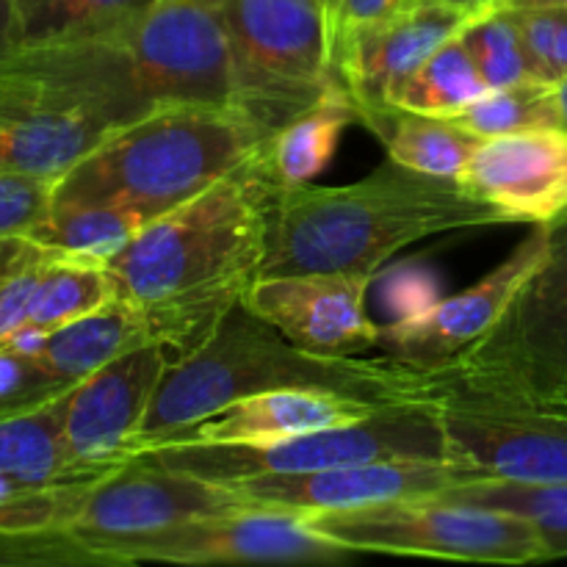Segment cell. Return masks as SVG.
Instances as JSON below:
<instances>
[{
    "label": "cell",
    "mask_w": 567,
    "mask_h": 567,
    "mask_svg": "<svg viewBox=\"0 0 567 567\" xmlns=\"http://www.w3.org/2000/svg\"><path fill=\"white\" fill-rule=\"evenodd\" d=\"M277 177L266 147L144 225L105 260L114 293L147 316L172 365L197 352L260 277Z\"/></svg>",
    "instance_id": "6da1fadb"
},
{
    "label": "cell",
    "mask_w": 567,
    "mask_h": 567,
    "mask_svg": "<svg viewBox=\"0 0 567 567\" xmlns=\"http://www.w3.org/2000/svg\"><path fill=\"white\" fill-rule=\"evenodd\" d=\"M498 225L507 219L468 197L454 177L424 175L391 161L347 186L277 188L260 277L302 271L374 277L410 244Z\"/></svg>",
    "instance_id": "7a4b0ae2"
},
{
    "label": "cell",
    "mask_w": 567,
    "mask_h": 567,
    "mask_svg": "<svg viewBox=\"0 0 567 567\" xmlns=\"http://www.w3.org/2000/svg\"><path fill=\"white\" fill-rule=\"evenodd\" d=\"M426 380L430 371L385 352L380 358L305 352L238 302L197 352L166 369L136 437V454L164 446L188 424L252 393L319 388L380 404H408L426 402Z\"/></svg>",
    "instance_id": "3957f363"
},
{
    "label": "cell",
    "mask_w": 567,
    "mask_h": 567,
    "mask_svg": "<svg viewBox=\"0 0 567 567\" xmlns=\"http://www.w3.org/2000/svg\"><path fill=\"white\" fill-rule=\"evenodd\" d=\"M153 114L122 37L0 53V169L55 177L111 133Z\"/></svg>",
    "instance_id": "277c9868"
},
{
    "label": "cell",
    "mask_w": 567,
    "mask_h": 567,
    "mask_svg": "<svg viewBox=\"0 0 567 567\" xmlns=\"http://www.w3.org/2000/svg\"><path fill=\"white\" fill-rule=\"evenodd\" d=\"M271 138L238 105H169L111 133L55 181L53 203H131L161 216L247 164Z\"/></svg>",
    "instance_id": "5b68a950"
},
{
    "label": "cell",
    "mask_w": 567,
    "mask_h": 567,
    "mask_svg": "<svg viewBox=\"0 0 567 567\" xmlns=\"http://www.w3.org/2000/svg\"><path fill=\"white\" fill-rule=\"evenodd\" d=\"M491 330L430 371L435 391H465L509 408L567 419V214Z\"/></svg>",
    "instance_id": "8992f818"
},
{
    "label": "cell",
    "mask_w": 567,
    "mask_h": 567,
    "mask_svg": "<svg viewBox=\"0 0 567 567\" xmlns=\"http://www.w3.org/2000/svg\"><path fill=\"white\" fill-rule=\"evenodd\" d=\"M227 33L236 105L280 131L336 86L327 0H205Z\"/></svg>",
    "instance_id": "52a82bcc"
},
{
    "label": "cell",
    "mask_w": 567,
    "mask_h": 567,
    "mask_svg": "<svg viewBox=\"0 0 567 567\" xmlns=\"http://www.w3.org/2000/svg\"><path fill=\"white\" fill-rule=\"evenodd\" d=\"M142 457L216 485L266 476H302L338 465L391 457L446 460L441 426L430 402L388 404L369 419L327 426L271 443H175Z\"/></svg>",
    "instance_id": "ba28073f"
},
{
    "label": "cell",
    "mask_w": 567,
    "mask_h": 567,
    "mask_svg": "<svg viewBox=\"0 0 567 567\" xmlns=\"http://www.w3.org/2000/svg\"><path fill=\"white\" fill-rule=\"evenodd\" d=\"M343 548L391 557H435L460 563H546V546L532 520L502 509L471 507L446 496H413L358 509L305 515Z\"/></svg>",
    "instance_id": "9c48e42d"
},
{
    "label": "cell",
    "mask_w": 567,
    "mask_h": 567,
    "mask_svg": "<svg viewBox=\"0 0 567 567\" xmlns=\"http://www.w3.org/2000/svg\"><path fill=\"white\" fill-rule=\"evenodd\" d=\"M103 567L114 565H297L349 563L358 554L324 537L308 518L286 509L241 507L158 532L114 537L94 546Z\"/></svg>",
    "instance_id": "30bf717a"
},
{
    "label": "cell",
    "mask_w": 567,
    "mask_h": 567,
    "mask_svg": "<svg viewBox=\"0 0 567 567\" xmlns=\"http://www.w3.org/2000/svg\"><path fill=\"white\" fill-rule=\"evenodd\" d=\"M446 460L476 482L567 485V419L509 408L465 391H435Z\"/></svg>",
    "instance_id": "8fae6325"
},
{
    "label": "cell",
    "mask_w": 567,
    "mask_h": 567,
    "mask_svg": "<svg viewBox=\"0 0 567 567\" xmlns=\"http://www.w3.org/2000/svg\"><path fill=\"white\" fill-rule=\"evenodd\" d=\"M120 37L153 111L236 105L230 44L205 0H155Z\"/></svg>",
    "instance_id": "7c38bea8"
},
{
    "label": "cell",
    "mask_w": 567,
    "mask_h": 567,
    "mask_svg": "<svg viewBox=\"0 0 567 567\" xmlns=\"http://www.w3.org/2000/svg\"><path fill=\"white\" fill-rule=\"evenodd\" d=\"M241 507L249 504L233 487L166 468L136 454L125 465L83 487L66 529L94 557L97 543L158 532ZM94 565H100L97 557Z\"/></svg>",
    "instance_id": "4fadbf2b"
},
{
    "label": "cell",
    "mask_w": 567,
    "mask_h": 567,
    "mask_svg": "<svg viewBox=\"0 0 567 567\" xmlns=\"http://www.w3.org/2000/svg\"><path fill=\"white\" fill-rule=\"evenodd\" d=\"M169 365V352L161 343H144L72 388L64 446L78 471L103 476L133 460L136 437Z\"/></svg>",
    "instance_id": "5bb4252c"
},
{
    "label": "cell",
    "mask_w": 567,
    "mask_h": 567,
    "mask_svg": "<svg viewBox=\"0 0 567 567\" xmlns=\"http://www.w3.org/2000/svg\"><path fill=\"white\" fill-rule=\"evenodd\" d=\"M371 280L349 271L258 277L241 302L305 352L358 358L380 349L382 324L365 313Z\"/></svg>",
    "instance_id": "9a60e30c"
},
{
    "label": "cell",
    "mask_w": 567,
    "mask_h": 567,
    "mask_svg": "<svg viewBox=\"0 0 567 567\" xmlns=\"http://www.w3.org/2000/svg\"><path fill=\"white\" fill-rule=\"evenodd\" d=\"M551 227L537 225L529 238L518 244L496 269L454 297L421 302L419 308L382 324L380 349L415 369L435 371L485 336L502 316L520 282L546 255Z\"/></svg>",
    "instance_id": "2e32d148"
},
{
    "label": "cell",
    "mask_w": 567,
    "mask_h": 567,
    "mask_svg": "<svg viewBox=\"0 0 567 567\" xmlns=\"http://www.w3.org/2000/svg\"><path fill=\"white\" fill-rule=\"evenodd\" d=\"M468 482H476L474 474L452 460L391 457L338 465V468L302 476L247 480L227 487H233L249 507L313 515L371 507V504L396 502V498L437 496Z\"/></svg>",
    "instance_id": "e0dca14e"
},
{
    "label": "cell",
    "mask_w": 567,
    "mask_h": 567,
    "mask_svg": "<svg viewBox=\"0 0 567 567\" xmlns=\"http://www.w3.org/2000/svg\"><path fill=\"white\" fill-rule=\"evenodd\" d=\"M454 181L507 225H551L567 214V127L485 138Z\"/></svg>",
    "instance_id": "ac0fdd59"
},
{
    "label": "cell",
    "mask_w": 567,
    "mask_h": 567,
    "mask_svg": "<svg viewBox=\"0 0 567 567\" xmlns=\"http://www.w3.org/2000/svg\"><path fill=\"white\" fill-rule=\"evenodd\" d=\"M480 14L424 0L382 25L363 28L332 53L338 81L354 103H385L393 86L419 70L449 39L463 33Z\"/></svg>",
    "instance_id": "d6986e66"
},
{
    "label": "cell",
    "mask_w": 567,
    "mask_h": 567,
    "mask_svg": "<svg viewBox=\"0 0 567 567\" xmlns=\"http://www.w3.org/2000/svg\"><path fill=\"white\" fill-rule=\"evenodd\" d=\"M388 404L347 396L319 388H288L244 396L177 432L164 446L175 443H271L327 426L369 419ZM158 449V446H155ZM150 452V449H147Z\"/></svg>",
    "instance_id": "ffe728a7"
},
{
    "label": "cell",
    "mask_w": 567,
    "mask_h": 567,
    "mask_svg": "<svg viewBox=\"0 0 567 567\" xmlns=\"http://www.w3.org/2000/svg\"><path fill=\"white\" fill-rule=\"evenodd\" d=\"M70 391L25 413L0 415V498L100 480L78 471L66 457L64 410Z\"/></svg>",
    "instance_id": "44dd1931"
},
{
    "label": "cell",
    "mask_w": 567,
    "mask_h": 567,
    "mask_svg": "<svg viewBox=\"0 0 567 567\" xmlns=\"http://www.w3.org/2000/svg\"><path fill=\"white\" fill-rule=\"evenodd\" d=\"M354 111L393 164L424 175L457 177L485 142L449 116L415 114L393 103H354Z\"/></svg>",
    "instance_id": "7402d4cb"
},
{
    "label": "cell",
    "mask_w": 567,
    "mask_h": 567,
    "mask_svg": "<svg viewBox=\"0 0 567 567\" xmlns=\"http://www.w3.org/2000/svg\"><path fill=\"white\" fill-rule=\"evenodd\" d=\"M144 343H155L147 316L136 305L114 299L94 313L48 332L37 358L59 380L78 385L89 374L109 365L111 360Z\"/></svg>",
    "instance_id": "603a6c76"
},
{
    "label": "cell",
    "mask_w": 567,
    "mask_h": 567,
    "mask_svg": "<svg viewBox=\"0 0 567 567\" xmlns=\"http://www.w3.org/2000/svg\"><path fill=\"white\" fill-rule=\"evenodd\" d=\"M358 120L352 97L343 86L310 105L266 142V164L280 186L310 183L330 166L343 131Z\"/></svg>",
    "instance_id": "cb8c5ba5"
},
{
    "label": "cell",
    "mask_w": 567,
    "mask_h": 567,
    "mask_svg": "<svg viewBox=\"0 0 567 567\" xmlns=\"http://www.w3.org/2000/svg\"><path fill=\"white\" fill-rule=\"evenodd\" d=\"M153 216L131 203H53L28 236L70 258L103 264L114 258Z\"/></svg>",
    "instance_id": "d4e9b609"
},
{
    "label": "cell",
    "mask_w": 567,
    "mask_h": 567,
    "mask_svg": "<svg viewBox=\"0 0 567 567\" xmlns=\"http://www.w3.org/2000/svg\"><path fill=\"white\" fill-rule=\"evenodd\" d=\"M155 0H11L20 44L120 37Z\"/></svg>",
    "instance_id": "484cf974"
},
{
    "label": "cell",
    "mask_w": 567,
    "mask_h": 567,
    "mask_svg": "<svg viewBox=\"0 0 567 567\" xmlns=\"http://www.w3.org/2000/svg\"><path fill=\"white\" fill-rule=\"evenodd\" d=\"M485 92L487 83L482 81L468 48L457 33L419 70L410 72L399 86H393L385 103L426 116H454L476 103Z\"/></svg>",
    "instance_id": "4316f807"
},
{
    "label": "cell",
    "mask_w": 567,
    "mask_h": 567,
    "mask_svg": "<svg viewBox=\"0 0 567 567\" xmlns=\"http://www.w3.org/2000/svg\"><path fill=\"white\" fill-rule=\"evenodd\" d=\"M449 120L480 138L507 136V133L535 131V127H563L559 86L529 78L509 86L487 89L476 103Z\"/></svg>",
    "instance_id": "83f0119b"
},
{
    "label": "cell",
    "mask_w": 567,
    "mask_h": 567,
    "mask_svg": "<svg viewBox=\"0 0 567 567\" xmlns=\"http://www.w3.org/2000/svg\"><path fill=\"white\" fill-rule=\"evenodd\" d=\"M452 502L502 509L537 526L546 559L567 557V485H515V482H468L446 493Z\"/></svg>",
    "instance_id": "f1b7e54d"
},
{
    "label": "cell",
    "mask_w": 567,
    "mask_h": 567,
    "mask_svg": "<svg viewBox=\"0 0 567 567\" xmlns=\"http://www.w3.org/2000/svg\"><path fill=\"white\" fill-rule=\"evenodd\" d=\"M114 299V282H111L103 264L59 252L44 271L37 308H33L28 327L53 332L70 321L94 313Z\"/></svg>",
    "instance_id": "f546056e"
},
{
    "label": "cell",
    "mask_w": 567,
    "mask_h": 567,
    "mask_svg": "<svg viewBox=\"0 0 567 567\" xmlns=\"http://www.w3.org/2000/svg\"><path fill=\"white\" fill-rule=\"evenodd\" d=\"M55 255L31 236L0 238V343L31 324L44 271Z\"/></svg>",
    "instance_id": "4dcf8cb0"
},
{
    "label": "cell",
    "mask_w": 567,
    "mask_h": 567,
    "mask_svg": "<svg viewBox=\"0 0 567 567\" xmlns=\"http://www.w3.org/2000/svg\"><path fill=\"white\" fill-rule=\"evenodd\" d=\"M463 44L468 48L476 70L487 89L509 86V83L529 81L532 66L526 59L524 42H520L518 25H515L513 11L487 9L468 22L460 33Z\"/></svg>",
    "instance_id": "1f68e13d"
},
{
    "label": "cell",
    "mask_w": 567,
    "mask_h": 567,
    "mask_svg": "<svg viewBox=\"0 0 567 567\" xmlns=\"http://www.w3.org/2000/svg\"><path fill=\"white\" fill-rule=\"evenodd\" d=\"M70 388L75 385L59 380L37 354L0 343V415L25 413Z\"/></svg>",
    "instance_id": "d6a6232c"
},
{
    "label": "cell",
    "mask_w": 567,
    "mask_h": 567,
    "mask_svg": "<svg viewBox=\"0 0 567 567\" xmlns=\"http://www.w3.org/2000/svg\"><path fill=\"white\" fill-rule=\"evenodd\" d=\"M55 177L0 169V238L28 236L44 219Z\"/></svg>",
    "instance_id": "836d02e7"
},
{
    "label": "cell",
    "mask_w": 567,
    "mask_h": 567,
    "mask_svg": "<svg viewBox=\"0 0 567 567\" xmlns=\"http://www.w3.org/2000/svg\"><path fill=\"white\" fill-rule=\"evenodd\" d=\"M424 0H327V22H330V53L363 28L382 25L399 14L421 6Z\"/></svg>",
    "instance_id": "e575fe53"
},
{
    "label": "cell",
    "mask_w": 567,
    "mask_h": 567,
    "mask_svg": "<svg viewBox=\"0 0 567 567\" xmlns=\"http://www.w3.org/2000/svg\"><path fill=\"white\" fill-rule=\"evenodd\" d=\"M567 81V9H557V31L551 50V83L563 86Z\"/></svg>",
    "instance_id": "d590c367"
},
{
    "label": "cell",
    "mask_w": 567,
    "mask_h": 567,
    "mask_svg": "<svg viewBox=\"0 0 567 567\" xmlns=\"http://www.w3.org/2000/svg\"><path fill=\"white\" fill-rule=\"evenodd\" d=\"M20 44V25H17V14L11 0H0V53L17 48Z\"/></svg>",
    "instance_id": "8d00e7d4"
},
{
    "label": "cell",
    "mask_w": 567,
    "mask_h": 567,
    "mask_svg": "<svg viewBox=\"0 0 567 567\" xmlns=\"http://www.w3.org/2000/svg\"><path fill=\"white\" fill-rule=\"evenodd\" d=\"M496 9L526 11V9H567V0H502Z\"/></svg>",
    "instance_id": "74e56055"
},
{
    "label": "cell",
    "mask_w": 567,
    "mask_h": 567,
    "mask_svg": "<svg viewBox=\"0 0 567 567\" xmlns=\"http://www.w3.org/2000/svg\"><path fill=\"white\" fill-rule=\"evenodd\" d=\"M435 3H446V6H454V9L471 11V14H482V11L487 9H496L502 0H435Z\"/></svg>",
    "instance_id": "f35d334b"
},
{
    "label": "cell",
    "mask_w": 567,
    "mask_h": 567,
    "mask_svg": "<svg viewBox=\"0 0 567 567\" xmlns=\"http://www.w3.org/2000/svg\"><path fill=\"white\" fill-rule=\"evenodd\" d=\"M559 111H563V127H567V81L559 86Z\"/></svg>",
    "instance_id": "ab89813d"
}]
</instances>
